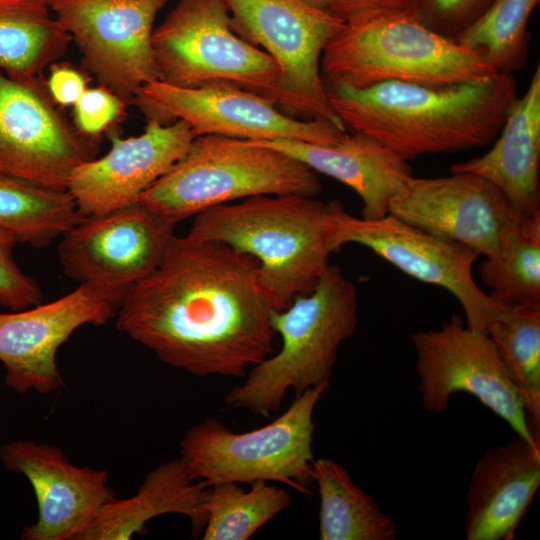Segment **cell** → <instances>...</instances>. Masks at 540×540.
<instances>
[{
	"mask_svg": "<svg viewBox=\"0 0 540 540\" xmlns=\"http://www.w3.org/2000/svg\"><path fill=\"white\" fill-rule=\"evenodd\" d=\"M275 310L250 255L173 236L165 256L133 286L116 327L162 362L197 377L242 378L274 353Z\"/></svg>",
	"mask_w": 540,
	"mask_h": 540,
	"instance_id": "6da1fadb",
	"label": "cell"
},
{
	"mask_svg": "<svg viewBox=\"0 0 540 540\" xmlns=\"http://www.w3.org/2000/svg\"><path fill=\"white\" fill-rule=\"evenodd\" d=\"M324 85L346 129L406 160L488 144L518 97L514 77L501 73L446 86L400 81L365 88Z\"/></svg>",
	"mask_w": 540,
	"mask_h": 540,
	"instance_id": "7a4b0ae2",
	"label": "cell"
},
{
	"mask_svg": "<svg viewBox=\"0 0 540 540\" xmlns=\"http://www.w3.org/2000/svg\"><path fill=\"white\" fill-rule=\"evenodd\" d=\"M339 202L294 194L253 196L198 213L187 234L255 258L266 294L280 311L310 293L330 265Z\"/></svg>",
	"mask_w": 540,
	"mask_h": 540,
	"instance_id": "3957f363",
	"label": "cell"
},
{
	"mask_svg": "<svg viewBox=\"0 0 540 540\" xmlns=\"http://www.w3.org/2000/svg\"><path fill=\"white\" fill-rule=\"evenodd\" d=\"M357 308L354 284L339 267L329 265L310 293L272 311L281 349L251 366L245 380L228 391L225 403L269 418L289 390L298 396L329 385L339 347L355 333Z\"/></svg>",
	"mask_w": 540,
	"mask_h": 540,
	"instance_id": "277c9868",
	"label": "cell"
},
{
	"mask_svg": "<svg viewBox=\"0 0 540 540\" xmlns=\"http://www.w3.org/2000/svg\"><path fill=\"white\" fill-rule=\"evenodd\" d=\"M320 69L324 84L351 88L386 81L446 86L498 74L477 52L425 26L414 10L345 20Z\"/></svg>",
	"mask_w": 540,
	"mask_h": 540,
	"instance_id": "5b68a950",
	"label": "cell"
},
{
	"mask_svg": "<svg viewBox=\"0 0 540 540\" xmlns=\"http://www.w3.org/2000/svg\"><path fill=\"white\" fill-rule=\"evenodd\" d=\"M321 190L317 173L286 153L255 141L208 134L195 137L138 202L177 225L238 199L285 194L316 197Z\"/></svg>",
	"mask_w": 540,
	"mask_h": 540,
	"instance_id": "8992f818",
	"label": "cell"
},
{
	"mask_svg": "<svg viewBox=\"0 0 540 540\" xmlns=\"http://www.w3.org/2000/svg\"><path fill=\"white\" fill-rule=\"evenodd\" d=\"M329 385L295 396L267 425L236 433L214 417L191 426L180 441V458L207 487L222 482H278L311 494L314 483L313 414Z\"/></svg>",
	"mask_w": 540,
	"mask_h": 540,
	"instance_id": "52a82bcc",
	"label": "cell"
},
{
	"mask_svg": "<svg viewBox=\"0 0 540 540\" xmlns=\"http://www.w3.org/2000/svg\"><path fill=\"white\" fill-rule=\"evenodd\" d=\"M223 1L233 31L262 47L278 66V81L269 100L290 116L347 130L329 103L320 69L327 43L345 20L301 0Z\"/></svg>",
	"mask_w": 540,
	"mask_h": 540,
	"instance_id": "ba28073f",
	"label": "cell"
},
{
	"mask_svg": "<svg viewBox=\"0 0 540 540\" xmlns=\"http://www.w3.org/2000/svg\"><path fill=\"white\" fill-rule=\"evenodd\" d=\"M152 47L158 78L170 85L226 82L269 99L278 81L274 60L233 31L223 0H179Z\"/></svg>",
	"mask_w": 540,
	"mask_h": 540,
	"instance_id": "9c48e42d",
	"label": "cell"
},
{
	"mask_svg": "<svg viewBox=\"0 0 540 540\" xmlns=\"http://www.w3.org/2000/svg\"><path fill=\"white\" fill-rule=\"evenodd\" d=\"M415 370L424 408L441 414L454 393L473 395L504 420L516 434L538 442L520 396L492 340L469 328L460 314H453L439 329L411 336Z\"/></svg>",
	"mask_w": 540,
	"mask_h": 540,
	"instance_id": "30bf717a",
	"label": "cell"
},
{
	"mask_svg": "<svg viewBox=\"0 0 540 540\" xmlns=\"http://www.w3.org/2000/svg\"><path fill=\"white\" fill-rule=\"evenodd\" d=\"M134 104L147 120H183L196 136L222 135L250 141L298 140L330 145L347 134L332 123L288 115L260 94L226 82L178 87L160 80L144 85Z\"/></svg>",
	"mask_w": 540,
	"mask_h": 540,
	"instance_id": "8fae6325",
	"label": "cell"
},
{
	"mask_svg": "<svg viewBox=\"0 0 540 540\" xmlns=\"http://www.w3.org/2000/svg\"><path fill=\"white\" fill-rule=\"evenodd\" d=\"M52 98L41 75L15 77L0 68V172L67 189L72 172L98 147Z\"/></svg>",
	"mask_w": 540,
	"mask_h": 540,
	"instance_id": "7c38bea8",
	"label": "cell"
},
{
	"mask_svg": "<svg viewBox=\"0 0 540 540\" xmlns=\"http://www.w3.org/2000/svg\"><path fill=\"white\" fill-rule=\"evenodd\" d=\"M170 0H54L51 9L82 64L124 104L159 80L152 47L157 14Z\"/></svg>",
	"mask_w": 540,
	"mask_h": 540,
	"instance_id": "4fadbf2b",
	"label": "cell"
},
{
	"mask_svg": "<svg viewBox=\"0 0 540 540\" xmlns=\"http://www.w3.org/2000/svg\"><path fill=\"white\" fill-rule=\"evenodd\" d=\"M176 225L137 202L84 216L57 247L64 273L118 302L162 262Z\"/></svg>",
	"mask_w": 540,
	"mask_h": 540,
	"instance_id": "5bb4252c",
	"label": "cell"
},
{
	"mask_svg": "<svg viewBox=\"0 0 540 540\" xmlns=\"http://www.w3.org/2000/svg\"><path fill=\"white\" fill-rule=\"evenodd\" d=\"M348 243L365 246L414 279L449 291L462 306L466 325L473 330L485 333L503 305L474 280L472 267L479 256L474 250L391 214L373 220L358 218L339 202L335 249Z\"/></svg>",
	"mask_w": 540,
	"mask_h": 540,
	"instance_id": "9a60e30c",
	"label": "cell"
},
{
	"mask_svg": "<svg viewBox=\"0 0 540 540\" xmlns=\"http://www.w3.org/2000/svg\"><path fill=\"white\" fill-rule=\"evenodd\" d=\"M120 302L88 284L45 304L0 313V361L5 383L17 393L48 394L63 379L56 355L83 325L100 326L115 318Z\"/></svg>",
	"mask_w": 540,
	"mask_h": 540,
	"instance_id": "2e32d148",
	"label": "cell"
},
{
	"mask_svg": "<svg viewBox=\"0 0 540 540\" xmlns=\"http://www.w3.org/2000/svg\"><path fill=\"white\" fill-rule=\"evenodd\" d=\"M388 214L441 238L462 244L485 258H496L517 212L494 184L481 176H411Z\"/></svg>",
	"mask_w": 540,
	"mask_h": 540,
	"instance_id": "e0dca14e",
	"label": "cell"
},
{
	"mask_svg": "<svg viewBox=\"0 0 540 540\" xmlns=\"http://www.w3.org/2000/svg\"><path fill=\"white\" fill-rule=\"evenodd\" d=\"M0 461L26 477L37 500V521L24 527V540H80L116 497L107 471L77 466L55 445L14 440L1 447Z\"/></svg>",
	"mask_w": 540,
	"mask_h": 540,
	"instance_id": "ac0fdd59",
	"label": "cell"
},
{
	"mask_svg": "<svg viewBox=\"0 0 540 540\" xmlns=\"http://www.w3.org/2000/svg\"><path fill=\"white\" fill-rule=\"evenodd\" d=\"M195 137L183 120H147L140 135L127 138L111 131L109 151L75 168L67 189L84 216L135 204L185 154Z\"/></svg>",
	"mask_w": 540,
	"mask_h": 540,
	"instance_id": "d6986e66",
	"label": "cell"
},
{
	"mask_svg": "<svg viewBox=\"0 0 540 540\" xmlns=\"http://www.w3.org/2000/svg\"><path fill=\"white\" fill-rule=\"evenodd\" d=\"M540 486V441L517 437L477 461L466 494L467 540H512Z\"/></svg>",
	"mask_w": 540,
	"mask_h": 540,
	"instance_id": "ffe728a7",
	"label": "cell"
},
{
	"mask_svg": "<svg viewBox=\"0 0 540 540\" xmlns=\"http://www.w3.org/2000/svg\"><path fill=\"white\" fill-rule=\"evenodd\" d=\"M255 142L286 153L314 172L353 189L362 200L364 219L387 215L391 201L404 191L413 175L408 160L361 133H347L330 145L289 139Z\"/></svg>",
	"mask_w": 540,
	"mask_h": 540,
	"instance_id": "44dd1931",
	"label": "cell"
},
{
	"mask_svg": "<svg viewBox=\"0 0 540 540\" xmlns=\"http://www.w3.org/2000/svg\"><path fill=\"white\" fill-rule=\"evenodd\" d=\"M451 173L483 177L499 188L519 214L540 212V66L511 106L494 145L479 157L454 164Z\"/></svg>",
	"mask_w": 540,
	"mask_h": 540,
	"instance_id": "7402d4cb",
	"label": "cell"
},
{
	"mask_svg": "<svg viewBox=\"0 0 540 540\" xmlns=\"http://www.w3.org/2000/svg\"><path fill=\"white\" fill-rule=\"evenodd\" d=\"M207 490L180 457L163 462L145 475L133 496L109 501L80 540H129L143 534L148 521L164 514L189 518L199 534L207 520L203 508Z\"/></svg>",
	"mask_w": 540,
	"mask_h": 540,
	"instance_id": "603a6c76",
	"label": "cell"
},
{
	"mask_svg": "<svg viewBox=\"0 0 540 540\" xmlns=\"http://www.w3.org/2000/svg\"><path fill=\"white\" fill-rule=\"evenodd\" d=\"M71 43L48 0H0V68L8 75H41Z\"/></svg>",
	"mask_w": 540,
	"mask_h": 540,
	"instance_id": "cb8c5ba5",
	"label": "cell"
},
{
	"mask_svg": "<svg viewBox=\"0 0 540 540\" xmlns=\"http://www.w3.org/2000/svg\"><path fill=\"white\" fill-rule=\"evenodd\" d=\"M320 540H394L397 527L377 502L358 487L348 470L330 458L313 462Z\"/></svg>",
	"mask_w": 540,
	"mask_h": 540,
	"instance_id": "d4e9b609",
	"label": "cell"
},
{
	"mask_svg": "<svg viewBox=\"0 0 540 540\" xmlns=\"http://www.w3.org/2000/svg\"><path fill=\"white\" fill-rule=\"evenodd\" d=\"M83 217L68 189L0 172V229L17 242L46 247Z\"/></svg>",
	"mask_w": 540,
	"mask_h": 540,
	"instance_id": "484cf974",
	"label": "cell"
},
{
	"mask_svg": "<svg viewBox=\"0 0 540 540\" xmlns=\"http://www.w3.org/2000/svg\"><path fill=\"white\" fill-rule=\"evenodd\" d=\"M492 340L535 432L540 428V305L504 304L488 323Z\"/></svg>",
	"mask_w": 540,
	"mask_h": 540,
	"instance_id": "4316f807",
	"label": "cell"
},
{
	"mask_svg": "<svg viewBox=\"0 0 540 540\" xmlns=\"http://www.w3.org/2000/svg\"><path fill=\"white\" fill-rule=\"evenodd\" d=\"M479 274L491 295L508 305H540V212L517 213L496 258H485Z\"/></svg>",
	"mask_w": 540,
	"mask_h": 540,
	"instance_id": "83f0119b",
	"label": "cell"
},
{
	"mask_svg": "<svg viewBox=\"0 0 540 540\" xmlns=\"http://www.w3.org/2000/svg\"><path fill=\"white\" fill-rule=\"evenodd\" d=\"M250 485L249 490L235 482L208 487L203 503L207 513L203 540H248L292 504V496L284 488L266 481Z\"/></svg>",
	"mask_w": 540,
	"mask_h": 540,
	"instance_id": "f1b7e54d",
	"label": "cell"
},
{
	"mask_svg": "<svg viewBox=\"0 0 540 540\" xmlns=\"http://www.w3.org/2000/svg\"><path fill=\"white\" fill-rule=\"evenodd\" d=\"M540 0H494L454 40L475 52L497 73L524 68L529 49V18Z\"/></svg>",
	"mask_w": 540,
	"mask_h": 540,
	"instance_id": "f546056e",
	"label": "cell"
},
{
	"mask_svg": "<svg viewBox=\"0 0 540 540\" xmlns=\"http://www.w3.org/2000/svg\"><path fill=\"white\" fill-rule=\"evenodd\" d=\"M494 0H418L414 12L431 30L450 39L470 27Z\"/></svg>",
	"mask_w": 540,
	"mask_h": 540,
	"instance_id": "4dcf8cb0",
	"label": "cell"
},
{
	"mask_svg": "<svg viewBox=\"0 0 540 540\" xmlns=\"http://www.w3.org/2000/svg\"><path fill=\"white\" fill-rule=\"evenodd\" d=\"M16 243L13 236L0 229V305L13 311L42 302L37 281L25 274L14 258Z\"/></svg>",
	"mask_w": 540,
	"mask_h": 540,
	"instance_id": "1f68e13d",
	"label": "cell"
},
{
	"mask_svg": "<svg viewBox=\"0 0 540 540\" xmlns=\"http://www.w3.org/2000/svg\"><path fill=\"white\" fill-rule=\"evenodd\" d=\"M124 105L102 86L87 88L74 104V124L84 135L97 138L118 118Z\"/></svg>",
	"mask_w": 540,
	"mask_h": 540,
	"instance_id": "d6a6232c",
	"label": "cell"
},
{
	"mask_svg": "<svg viewBox=\"0 0 540 540\" xmlns=\"http://www.w3.org/2000/svg\"><path fill=\"white\" fill-rule=\"evenodd\" d=\"M50 68L46 81L52 98L59 106L74 105L87 89L85 76L68 64L53 63Z\"/></svg>",
	"mask_w": 540,
	"mask_h": 540,
	"instance_id": "836d02e7",
	"label": "cell"
},
{
	"mask_svg": "<svg viewBox=\"0 0 540 540\" xmlns=\"http://www.w3.org/2000/svg\"><path fill=\"white\" fill-rule=\"evenodd\" d=\"M418 0H339L336 15L344 20L391 12L411 11Z\"/></svg>",
	"mask_w": 540,
	"mask_h": 540,
	"instance_id": "e575fe53",
	"label": "cell"
},
{
	"mask_svg": "<svg viewBox=\"0 0 540 540\" xmlns=\"http://www.w3.org/2000/svg\"><path fill=\"white\" fill-rule=\"evenodd\" d=\"M302 2L324 11L336 14L339 0H301Z\"/></svg>",
	"mask_w": 540,
	"mask_h": 540,
	"instance_id": "d590c367",
	"label": "cell"
},
{
	"mask_svg": "<svg viewBox=\"0 0 540 540\" xmlns=\"http://www.w3.org/2000/svg\"><path fill=\"white\" fill-rule=\"evenodd\" d=\"M54 0H48V2L51 4Z\"/></svg>",
	"mask_w": 540,
	"mask_h": 540,
	"instance_id": "8d00e7d4",
	"label": "cell"
}]
</instances>
